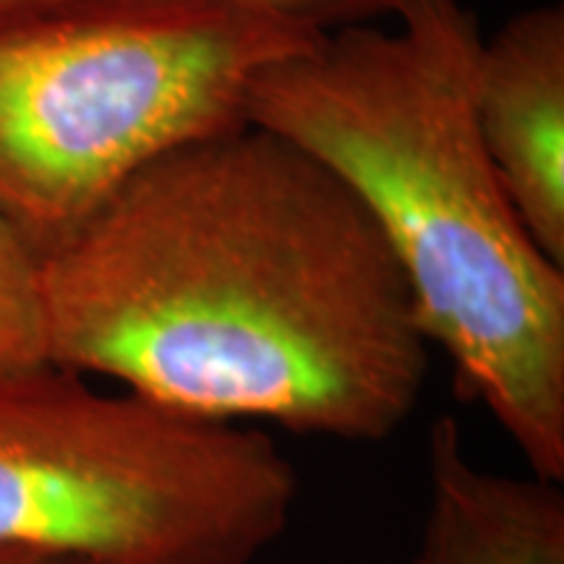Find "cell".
<instances>
[{
  "mask_svg": "<svg viewBox=\"0 0 564 564\" xmlns=\"http://www.w3.org/2000/svg\"><path fill=\"white\" fill-rule=\"evenodd\" d=\"M45 361L37 253L0 223V369Z\"/></svg>",
  "mask_w": 564,
  "mask_h": 564,
  "instance_id": "obj_7",
  "label": "cell"
},
{
  "mask_svg": "<svg viewBox=\"0 0 564 564\" xmlns=\"http://www.w3.org/2000/svg\"><path fill=\"white\" fill-rule=\"evenodd\" d=\"M484 37L460 0H400L267 66L246 121L329 167L382 230L429 345L531 474L564 481V267L494 171L474 110Z\"/></svg>",
  "mask_w": 564,
  "mask_h": 564,
  "instance_id": "obj_2",
  "label": "cell"
},
{
  "mask_svg": "<svg viewBox=\"0 0 564 564\" xmlns=\"http://www.w3.org/2000/svg\"><path fill=\"white\" fill-rule=\"evenodd\" d=\"M474 110L514 212L564 267V9L539 6L484 40Z\"/></svg>",
  "mask_w": 564,
  "mask_h": 564,
  "instance_id": "obj_5",
  "label": "cell"
},
{
  "mask_svg": "<svg viewBox=\"0 0 564 564\" xmlns=\"http://www.w3.org/2000/svg\"><path fill=\"white\" fill-rule=\"evenodd\" d=\"M63 564H79V562H63Z\"/></svg>",
  "mask_w": 564,
  "mask_h": 564,
  "instance_id": "obj_10",
  "label": "cell"
},
{
  "mask_svg": "<svg viewBox=\"0 0 564 564\" xmlns=\"http://www.w3.org/2000/svg\"><path fill=\"white\" fill-rule=\"evenodd\" d=\"M61 3H74V0H0V19ZM199 3L251 6V9H264L295 19L319 32H329L340 30V26L369 24L377 17H392L400 0H199Z\"/></svg>",
  "mask_w": 564,
  "mask_h": 564,
  "instance_id": "obj_8",
  "label": "cell"
},
{
  "mask_svg": "<svg viewBox=\"0 0 564 564\" xmlns=\"http://www.w3.org/2000/svg\"><path fill=\"white\" fill-rule=\"evenodd\" d=\"M0 564H63L61 560H51L34 552H21V549H0Z\"/></svg>",
  "mask_w": 564,
  "mask_h": 564,
  "instance_id": "obj_9",
  "label": "cell"
},
{
  "mask_svg": "<svg viewBox=\"0 0 564 564\" xmlns=\"http://www.w3.org/2000/svg\"><path fill=\"white\" fill-rule=\"evenodd\" d=\"M319 30L199 0H74L0 19V223L34 253L133 173L246 121V91Z\"/></svg>",
  "mask_w": 564,
  "mask_h": 564,
  "instance_id": "obj_3",
  "label": "cell"
},
{
  "mask_svg": "<svg viewBox=\"0 0 564 564\" xmlns=\"http://www.w3.org/2000/svg\"><path fill=\"white\" fill-rule=\"evenodd\" d=\"M408 564H564L562 484L481 468L457 421L440 415L426 442V510Z\"/></svg>",
  "mask_w": 564,
  "mask_h": 564,
  "instance_id": "obj_6",
  "label": "cell"
},
{
  "mask_svg": "<svg viewBox=\"0 0 564 564\" xmlns=\"http://www.w3.org/2000/svg\"><path fill=\"white\" fill-rule=\"evenodd\" d=\"M47 361L173 411L384 442L429 373L369 209L259 126L186 141L37 253Z\"/></svg>",
  "mask_w": 564,
  "mask_h": 564,
  "instance_id": "obj_1",
  "label": "cell"
},
{
  "mask_svg": "<svg viewBox=\"0 0 564 564\" xmlns=\"http://www.w3.org/2000/svg\"><path fill=\"white\" fill-rule=\"evenodd\" d=\"M299 476L270 436L51 361L0 369V549L79 564H253Z\"/></svg>",
  "mask_w": 564,
  "mask_h": 564,
  "instance_id": "obj_4",
  "label": "cell"
}]
</instances>
